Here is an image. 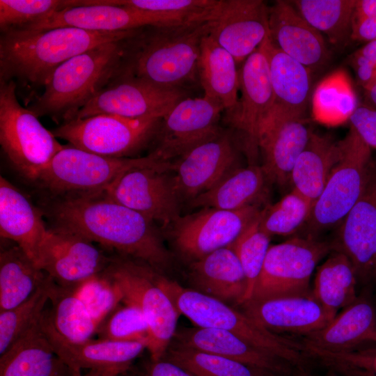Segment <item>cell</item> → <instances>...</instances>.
<instances>
[{
	"instance_id": "1",
	"label": "cell",
	"mask_w": 376,
	"mask_h": 376,
	"mask_svg": "<svg viewBox=\"0 0 376 376\" xmlns=\"http://www.w3.org/2000/svg\"><path fill=\"white\" fill-rule=\"evenodd\" d=\"M54 227L78 234L159 271L171 263L155 223L103 194L65 196L52 203Z\"/></svg>"
},
{
	"instance_id": "4",
	"label": "cell",
	"mask_w": 376,
	"mask_h": 376,
	"mask_svg": "<svg viewBox=\"0 0 376 376\" xmlns=\"http://www.w3.org/2000/svg\"><path fill=\"white\" fill-rule=\"evenodd\" d=\"M127 39L95 47L63 63L27 108L38 118L49 116L59 125L73 119L120 75Z\"/></svg>"
},
{
	"instance_id": "15",
	"label": "cell",
	"mask_w": 376,
	"mask_h": 376,
	"mask_svg": "<svg viewBox=\"0 0 376 376\" xmlns=\"http://www.w3.org/2000/svg\"><path fill=\"white\" fill-rule=\"evenodd\" d=\"M114 260L88 239L53 227L40 246L38 267L58 285L71 288L103 273Z\"/></svg>"
},
{
	"instance_id": "28",
	"label": "cell",
	"mask_w": 376,
	"mask_h": 376,
	"mask_svg": "<svg viewBox=\"0 0 376 376\" xmlns=\"http://www.w3.org/2000/svg\"><path fill=\"white\" fill-rule=\"evenodd\" d=\"M274 104L269 113L277 117L306 118L311 71L289 56L268 36L265 39Z\"/></svg>"
},
{
	"instance_id": "21",
	"label": "cell",
	"mask_w": 376,
	"mask_h": 376,
	"mask_svg": "<svg viewBox=\"0 0 376 376\" xmlns=\"http://www.w3.org/2000/svg\"><path fill=\"white\" fill-rule=\"evenodd\" d=\"M240 306L245 315L269 331L299 337L323 329L337 315L324 307L313 292L249 300Z\"/></svg>"
},
{
	"instance_id": "37",
	"label": "cell",
	"mask_w": 376,
	"mask_h": 376,
	"mask_svg": "<svg viewBox=\"0 0 376 376\" xmlns=\"http://www.w3.org/2000/svg\"><path fill=\"white\" fill-rule=\"evenodd\" d=\"M357 281L348 257L334 250L318 268L312 292L324 307L337 314L358 297Z\"/></svg>"
},
{
	"instance_id": "56",
	"label": "cell",
	"mask_w": 376,
	"mask_h": 376,
	"mask_svg": "<svg viewBox=\"0 0 376 376\" xmlns=\"http://www.w3.org/2000/svg\"><path fill=\"white\" fill-rule=\"evenodd\" d=\"M74 376H88V374L87 375H81V374H80V375H74Z\"/></svg>"
},
{
	"instance_id": "32",
	"label": "cell",
	"mask_w": 376,
	"mask_h": 376,
	"mask_svg": "<svg viewBox=\"0 0 376 376\" xmlns=\"http://www.w3.org/2000/svg\"><path fill=\"white\" fill-rule=\"evenodd\" d=\"M233 56L209 35L201 44L198 77L204 97L218 103L230 113L239 99V70Z\"/></svg>"
},
{
	"instance_id": "46",
	"label": "cell",
	"mask_w": 376,
	"mask_h": 376,
	"mask_svg": "<svg viewBox=\"0 0 376 376\" xmlns=\"http://www.w3.org/2000/svg\"><path fill=\"white\" fill-rule=\"evenodd\" d=\"M311 359L340 376H376V344L345 352H329L302 344Z\"/></svg>"
},
{
	"instance_id": "7",
	"label": "cell",
	"mask_w": 376,
	"mask_h": 376,
	"mask_svg": "<svg viewBox=\"0 0 376 376\" xmlns=\"http://www.w3.org/2000/svg\"><path fill=\"white\" fill-rule=\"evenodd\" d=\"M164 162L150 155L143 157H111L89 152L71 145L54 157L36 181L61 197L103 194L125 171Z\"/></svg>"
},
{
	"instance_id": "23",
	"label": "cell",
	"mask_w": 376,
	"mask_h": 376,
	"mask_svg": "<svg viewBox=\"0 0 376 376\" xmlns=\"http://www.w3.org/2000/svg\"><path fill=\"white\" fill-rule=\"evenodd\" d=\"M311 132L306 118L267 116L260 127L258 146L268 181L279 185L290 182L293 165Z\"/></svg>"
},
{
	"instance_id": "54",
	"label": "cell",
	"mask_w": 376,
	"mask_h": 376,
	"mask_svg": "<svg viewBox=\"0 0 376 376\" xmlns=\"http://www.w3.org/2000/svg\"><path fill=\"white\" fill-rule=\"evenodd\" d=\"M364 91L368 103L376 108V84Z\"/></svg>"
},
{
	"instance_id": "29",
	"label": "cell",
	"mask_w": 376,
	"mask_h": 376,
	"mask_svg": "<svg viewBox=\"0 0 376 376\" xmlns=\"http://www.w3.org/2000/svg\"><path fill=\"white\" fill-rule=\"evenodd\" d=\"M47 229L42 214L17 188L1 176V237L14 242L38 266L39 248Z\"/></svg>"
},
{
	"instance_id": "33",
	"label": "cell",
	"mask_w": 376,
	"mask_h": 376,
	"mask_svg": "<svg viewBox=\"0 0 376 376\" xmlns=\"http://www.w3.org/2000/svg\"><path fill=\"white\" fill-rule=\"evenodd\" d=\"M48 289L52 305L40 319L44 330L71 343L91 339L98 324L72 289L58 285L50 277Z\"/></svg>"
},
{
	"instance_id": "14",
	"label": "cell",
	"mask_w": 376,
	"mask_h": 376,
	"mask_svg": "<svg viewBox=\"0 0 376 376\" xmlns=\"http://www.w3.org/2000/svg\"><path fill=\"white\" fill-rule=\"evenodd\" d=\"M261 210L258 204L237 210L204 207L180 217L172 225V237L182 254L196 260L231 244Z\"/></svg>"
},
{
	"instance_id": "22",
	"label": "cell",
	"mask_w": 376,
	"mask_h": 376,
	"mask_svg": "<svg viewBox=\"0 0 376 376\" xmlns=\"http://www.w3.org/2000/svg\"><path fill=\"white\" fill-rule=\"evenodd\" d=\"M44 331L56 353L70 370L72 376L81 374L82 369H89L92 376L125 374L130 370L134 360L147 349L143 342H118L101 338L71 343Z\"/></svg>"
},
{
	"instance_id": "6",
	"label": "cell",
	"mask_w": 376,
	"mask_h": 376,
	"mask_svg": "<svg viewBox=\"0 0 376 376\" xmlns=\"http://www.w3.org/2000/svg\"><path fill=\"white\" fill-rule=\"evenodd\" d=\"M16 89L15 81H0V144L15 169L36 180L63 146L19 104Z\"/></svg>"
},
{
	"instance_id": "43",
	"label": "cell",
	"mask_w": 376,
	"mask_h": 376,
	"mask_svg": "<svg viewBox=\"0 0 376 376\" xmlns=\"http://www.w3.org/2000/svg\"><path fill=\"white\" fill-rule=\"evenodd\" d=\"M49 280L47 275L44 283L29 299L14 308L0 312V355L41 318L49 301Z\"/></svg>"
},
{
	"instance_id": "26",
	"label": "cell",
	"mask_w": 376,
	"mask_h": 376,
	"mask_svg": "<svg viewBox=\"0 0 376 376\" xmlns=\"http://www.w3.org/2000/svg\"><path fill=\"white\" fill-rule=\"evenodd\" d=\"M173 338L179 345L222 356L273 376H292L299 369L287 360L222 329H185L176 331Z\"/></svg>"
},
{
	"instance_id": "3",
	"label": "cell",
	"mask_w": 376,
	"mask_h": 376,
	"mask_svg": "<svg viewBox=\"0 0 376 376\" xmlns=\"http://www.w3.org/2000/svg\"><path fill=\"white\" fill-rule=\"evenodd\" d=\"M206 23L146 26L127 39L120 76L159 87L183 89L198 79V63Z\"/></svg>"
},
{
	"instance_id": "51",
	"label": "cell",
	"mask_w": 376,
	"mask_h": 376,
	"mask_svg": "<svg viewBox=\"0 0 376 376\" xmlns=\"http://www.w3.org/2000/svg\"><path fill=\"white\" fill-rule=\"evenodd\" d=\"M351 40L366 43L376 40V17L353 21Z\"/></svg>"
},
{
	"instance_id": "44",
	"label": "cell",
	"mask_w": 376,
	"mask_h": 376,
	"mask_svg": "<svg viewBox=\"0 0 376 376\" xmlns=\"http://www.w3.org/2000/svg\"><path fill=\"white\" fill-rule=\"evenodd\" d=\"M260 213L229 245L240 260L246 281L241 304L251 299L270 246L271 237L260 228Z\"/></svg>"
},
{
	"instance_id": "10",
	"label": "cell",
	"mask_w": 376,
	"mask_h": 376,
	"mask_svg": "<svg viewBox=\"0 0 376 376\" xmlns=\"http://www.w3.org/2000/svg\"><path fill=\"white\" fill-rule=\"evenodd\" d=\"M160 120L100 114L63 123L52 132L70 145L89 152L128 157L153 141Z\"/></svg>"
},
{
	"instance_id": "52",
	"label": "cell",
	"mask_w": 376,
	"mask_h": 376,
	"mask_svg": "<svg viewBox=\"0 0 376 376\" xmlns=\"http://www.w3.org/2000/svg\"><path fill=\"white\" fill-rule=\"evenodd\" d=\"M350 61L362 63L376 70V40L366 43L354 52L350 56Z\"/></svg>"
},
{
	"instance_id": "8",
	"label": "cell",
	"mask_w": 376,
	"mask_h": 376,
	"mask_svg": "<svg viewBox=\"0 0 376 376\" xmlns=\"http://www.w3.org/2000/svg\"><path fill=\"white\" fill-rule=\"evenodd\" d=\"M340 144V159L314 203L306 236L315 237L319 232L340 226L365 189L373 163L370 148L352 127Z\"/></svg>"
},
{
	"instance_id": "12",
	"label": "cell",
	"mask_w": 376,
	"mask_h": 376,
	"mask_svg": "<svg viewBox=\"0 0 376 376\" xmlns=\"http://www.w3.org/2000/svg\"><path fill=\"white\" fill-rule=\"evenodd\" d=\"M171 165L160 162L130 169L103 194L163 227L172 226L180 217V200L168 174Z\"/></svg>"
},
{
	"instance_id": "30",
	"label": "cell",
	"mask_w": 376,
	"mask_h": 376,
	"mask_svg": "<svg viewBox=\"0 0 376 376\" xmlns=\"http://www.w3.org/2000/svg\"><path fill=\"white\" fill-rule=\"evenodd\" d=\"M40 319L1 355L0 376H72L54 351Z\"/></svg>"
},
{
	"instance_id": "55",
	"label": "cell",
	"mask_w": 376,
	"mask_h": 376,
	"mask_svg": "<svg viewBox=\"0 0 376 376\" xmlns=\"http://www.w3.org/2000/svg\"><path fill=\"white\" fill-rule=\"evenodd\" d=\"M292 376H319V375L313 374L310 371V369H304V370L299 369L295 372V373ZM323 376H340V375H338L337 373L328 370L327 373Z\"/></svg>"
},
{
	"instance_id": "11",
	"label": "cell",
	"mask_w": 376,
	"mask_h": 376,
	"mask_svg": "<svg viewBox=\"0 0 376 376\" xmlns=\"http://www.w3.org/2000/svg\"><path fill=\"white\" fill-rule=\"evenodd\" d=\"M332 250V244L309 236H295L270 246L249 300L312 293V274Z\"/></svg>"
},
{
	"instance_id": "48",
	"label": "cell",
	"mask_w": 376,
	"mask_h": 376,
	"mask_svg": "<svg viewBox=\"0 0 376 376\" xmlns=\"http://www.w3.org/2000/svg\"><path fill=\"white\" fill-rule=\"evenodd\" d=\"M99 338L118 342H143L149 338V326L136 306L120 304L100 323L96 333Z\"/></svg>"
},
{
	"instance_id": "27",
	"label": "cell",
	"mask_w": 376,
	"mask_h": 376,
	"mask_svg": "<svg viewBox=\"0 0 376 376\" xmlns=\"http://www.w3.org/2000/svg\"><path fill=\"white\" fill-rule=\"evenodd\" d=\"M299 341L333 352L376 344V308L366 296L359 295L325 327L301 336Z\"/></svg>"
},
{
	"instance_id": "38",
	"label": "cell",
	"mask_w": 376,
	"mask_h": 376,
	"mask_svg": "<svg viewBox=\"0 0 376 376\" xmlns=\"http://www.w3.org/2000/svg\"><path fill=\"white\" fill-rule=\"evenodd\" d=\"M356 0H295L290 3L299 15L329 42L338 47L351 40Z\"/></svg>"
},
{
	"instance_id": "34",
	"label": "cell",
	"mask_w": 376,
	"mask_h": 376,
	"mask_svg": "<svg viewBox=\"0 0 376 376\" xmlns=\"http://www.w3.org/2000/svg\"><path fill=\"white\" fill-rule=\"evenodd\" d=\"M340 155V141L312 131L292 169L290 182L292 189L315 203Z\"/></svg>"
},
{
	"instance_id": "47",
	"label": "cell",
	"mask_w": 376,
	"mask_h": 376,
	"mask_svg": "<svg viewBox=\"0 0 376 376\" xmlns=\"http://www.w3.org/2000/svg\"><path fill=\"white\" fill-rule=\"evenodd\" d=\"M71 288L98 327L123 299L120 288L107 270Z\"/></svg>"
},
{
	"instance_id": "18",
	"label": "cell",
	"mask_w": 376,
	"mask_h": 376,
	"mask_svg": "<svg viewBox=\"0 0 376 376\" xmlns=\"http://www.w3.org/2000/svg\"><path fill=\"white\" fill-rule=\"evenodd\" d=\"M232 137L221 130L171 162L176 193L188 203L210 190L237 166Z\"/></svg>"
},
{
	"instance_id": "40",
	"label": "cell",
	"mask_w": 376,
	"mask_h": 376,
	"mask_svg": "<svg viewBox=\"0 0 376 376\" xmlns=\"http://www.w3.org/2000/svg\"><path fill=\"white\" fill-rule=\"evenodd\" d=\"M163 358L196 376H273L241 362L175 343L169 346Z\"/></svg>"
},
{
	"instance_id": "42",
	"label": "cell",
	"mask_w": 376,
	"mask_h": 376,
	"mask_svg": "<svg viewBox=\"0 0 376 376\" xmlns=\"http://www.w3.org/2000/svg\"><path fill=\"white\" fill-rule=\"evenodd\" d=\"M314 203L292 189L281 199L262 210L261 229L270 237L291 235L308 221Z\"/></svg>"
},
{
	"instance_id": "50",
	"label": "cell",
	"mask_w": 376,
	"mask_h": 376,
	"mask_svg": "<svg viewBox=\"0 0 376 376\" xmlns=\"http://www.w3.org/2000/svg\"><path fill=\"white\" fill-rule=\"evenodd\" d=\"M132 376H196L164 358L157 361L150 359L143 367L136 371Z\"/></svg>"
},
{
	"instance_id": "39",
	"label": "cell",
	"mask_w": 376,
	"mask_h": 376,
	"mask_svg": "<svg viewBox=\"0 0 376 376\" xmlns=\"http://www.w3.org/2000/svg\"><path fill=\"white\" fill-rule=\"evenodd\" d=\"M102 2L150 13L164 26H173L210 22L220 0H102Z\"/></svg>"
},
{
	"instance_id": "16",
	"label": "cell",
	"mask_w": 376,
	"mask_h": 376,
	"mask_svg": "<svg viewBox=\"0 0 376 376\" xmlns=\"http://www.w3.org/2000/svg\"><path fill=\"white\" fill-rule=\"evenodd\" d=\"M185 97L186 90L162 88L119 75L81 108L73 119L100 114L162 118Z\"/></svg>"
},
{
	"instance_id": "17",
	"label": "cell",
	"mask_w": 376,
	"mask_h": 376,
	"mask_svg": "<svg viewBox=\"0 0 376 376\" xmlns=\"http://www.w3.org/2000/svg\"><path fill=\"white\" fill-rule=\"evenodd\" d=\"M239 93L237 104L225 115V121L237 132L245 152L252 158L259 152L260 127L274 104L265 40L241 65Z\"/></svg>"
},
{
	"instance_id": "31",
	"label": "cell",
	"mask_w": 376,
	"mask_h": 376,
	"mask_svg": "<svg viewBox=\"0 0 376 376\" xmlns=\"http://www.w3.org/2000/svg\"><path fill=\"white\" fill-rule=\"evenodd\" d=\"M189 276L195 290L224 303L241 304L246 281L240 260L230 246L194 260Z\"/></svg>"
},
{
	"instance_id": "57",
	"label": "cell",
	"mask_w": 376,
	"mask_h": 376,
	"mask_svg": "<svg viewBox=\"0 0 376 376\" xmlns=\"http://www.w3.org/2000/svg\"><path fill=\"white\" fill-rule=\"evenodd\" d=\"M128 373V372H127ZM127 373H125V374H123V375H118V376H129L127 375ZM132 376V375H131Z\"/></svg>"
},
{
	"instance_id": "53",
	"label": "cell",
	"mask_w": 376,
	"mask_h": 376,
	"mask_svg": "<svg viewBox=\"0 0 376 376\" xmlns=\"http://www.w3.org/2000/svg\"><path fill=\"white\" fill-rule=\"evenodd\" d=\"M376 17V0H356L352 22Z\"/></svg>"
},
{
	"instance_id": "24",
	"label": "cell",
	"mask_w": 376,
	"mask_h": 376,
	"mask_svg": "<svg viewBox=\"0 0 376 376\" xmlns=\"http://www.w3.org/2000/svg\"><path fill=\"white\" fill-rule=\"evenodd\" d=\"M269 36L277 47L311 72L329 58L322 35L311 26L290 1L278 0L269 7Z\"/></svg>"
},
{
	"instance_id": "35",
	"label": "cell",
	"mask_w": 376,
	"mask_h": 376,
	"mask_svg": "<svg viewBox=\"0 0 376 376\" xmlns=\"http://www.w3.org/2000/svg\"><path fill=\"white\" fill-rule=\"evenodd\" d=\"M268 181L261 166L236 168L210 190L189 202L192 207L237 210L258 204Z\"/></svg>"
},
{
	"instance_id": "19",
	"label": "cell",
	"mask_w": 376,
	"mask_h": 376,
	"mask_svg": "<svg viewBox=\"0 0 376 376\" xmlns=\"http://www.w3.org/2000/svg\"><path fill=\"white\" fill-rule=\"evenodd\" d=\"M269 34V7L262 0H220L209 35L242 63Z\"/></svg>"
},
{
	"instance_id": "41",
	"label": "cell",
	"mask_w": 376,
	"mask_h": 376,
	"mask_svg": "<svg viewBox=\"0 0 376 376\" xmlns=\"http://www.w3.org/2000/svg\"><path fill=\"white\" fill-rule=\"evenodd\" d=\"M358 105L352 86L340 72L322 81L312 99L315 118L321 123L336 125L350 118Z\"/></svg>"
},
{
	"instance_id": "25",
	"label": "cell",
	"mask_w": 376,
	"mask_h": 376,
	"mask_svg": "<svg viewBox=\"0 0 376 376\" xmlns=\"http://www.w3.org/2000/svg\"><path fill=\"white\" fill-rule=\"evenodd\" d=\"M164 26L153 14L101 0L84 1V6L68 8L24 30L75 27L92 31L118 32L146 26ZM22 31V30H21Z\"/></svg>"
},
{
	"instance_id": "45",
	"label": "cell",
	"mask_w": 376,
	"mask_h": 376,
	"mask_svg": "<svg viewBox=\"0 0 376 376\" xmlns=\"http://www.w3.org/2000/svg\"><path fill=\"white\" fill-rule=\"evenodd\" d=\"M81 1L0 0L1 33L24 30Z\"/></svg>"
},
{
	"instance_id": "9",
	"label": "cell",
	"mask_w": 376,
	"mask_h": 376,
	"mask_svg": "<svg viewBox=\"0 0 376 376\" xmlns=\"http://www.w3.org/2000/svg\"><path fill=\"white\" fill-rule=\"evenodd\" d=\"M118 283L123 302L138 307L149 326L150 359L163 358L176 332L180 314L158 281V271L146 265L115 259L107 269Z\"/></svg>"
},
{
	"instance_id": "20",
	"label": "cell",
	"mask_w": 376,
	"mask_h": 376,
	"mask_svg": "<svg viewBox=\"0 0 376 376\" xmlns=\"http://www.w3.org/2000/svg\"><path fill=\"white\" fill-rule=\"evenodd\" d=\"M340 226L333 250L348 257L358 281L376 278V164L372 163L361 196Z\"/></svg>"
},
{
	"instance_id": "13",
	"label": "cell",
	"mask_w": 376,
	"mask_h": 376,
	"mask_svg": "<svg viewBox=\"0 0 376 376\" xmlns=\"http://www.w3.org/2000/svg\"><path fill=\"white\" fill-rule=\"evenodd\" d=\"M223 111L218 103L204 96L182 99L161 118L149 155L165 162L178 159L222 130Z\"/></svg>"
},
{
	"instance_id": "2",
	"label": "cell",
	"mask_w": 376,
	"mask_h": 376,
	"mask_svg": "<svg viewBox=\"0 0 376 376\" xmlns=\"http://www.w3.org/2000/svg\"><path fill=\"white\" fill-rule=\"evenodd\" d=\"M138 29L100 32L58 27L1 33L0 81L12 80L30 89L43 88L63 63L95 47L128 38Z\"/></svg>"
},
{
	"instance_id": "49",
	"label": "cell",
	"mask_w": 376,
	"mask_h": 376,
	"mask_svg": "<svg viewBox=\"0 0 376 376\" xmlns=\"http://www.w3.org/2000/svg\"><path fill=\"white\" fill-rule=\"evenodd\" d=\"M349 120L365 143L376 150V108L368 102L358 104Z\"/></svg>"
},
{
	"instance_id": "36",
	"label": "cell",
	"mask_w": 376,
	"mask_h": 376,
	"mask_svg": "<svg viewBox=\"0 0 376 376\" xmlns=\"http://www.w3.org/2000/svg\"><path fill=\"white\" fill-rule=\"evenodd\" d=\"M17 244L0 253V312L14 308L29 299L47 279Z\"/></svg>"
},
{
	"instance_id": "5",
	"label": "cell",
	"mask_w": 376,
	"mask_h": 376,
	"mask_svg": "<svg viewBox=\"0 0 376 376\" xmlns=\"http://www.w3.org/2000/svg\"><path fill=\"white\" fill-rule=\"evenodd\" d=\"M158 281L178 313L185 315L198 327L228 331L287 360L299 369H310L311 360L298 340L272 333L242 311L197 290L184 288L159 274Z\"/></svg>"
}]
</instances>
